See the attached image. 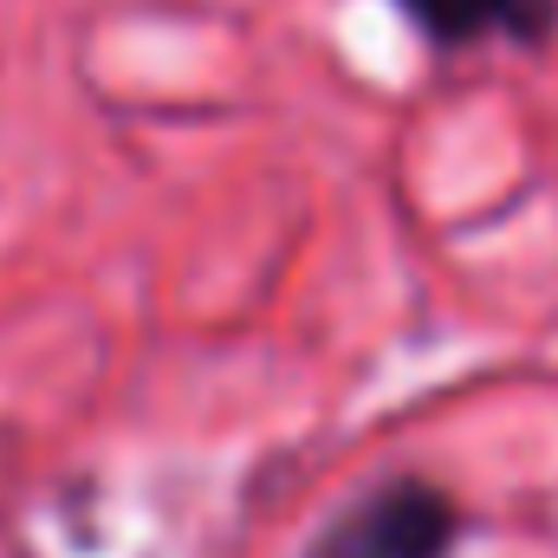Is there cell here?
<instances>
[{
    "label": "cell",
    "mask_w": 558,
    "mask_h": 558,
    "mask_svg": "<svg viewBox=\"0 0 558 558\" xmlns=\"http://www.w3.org/2000/svg\"><path fill=\"white\" fill-rule=\"evenodd\" d=\"M461 533V513L441 487L428 481H390L364 494L318 546L312 558H448Z\"/></svg>",
    "instance_id": "6da1fadb"
},
{
    "label": "cell",
    "mask_w": 558,
    "mask_h": 558,
    "mask_svg": "<svg viewBox=\"0 0 558 558\" xmlns=\"http://www.w3.org/2000/svg\"><path fill=\"white\" fill-rule=\"evenodd\" d=\"M435 46H474V39H513L546 46L558 26V0H403Z\"/></svg>",
    "instance_id": "7a4b0ae2"
}]
</instances>
